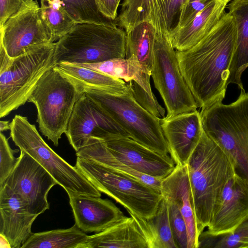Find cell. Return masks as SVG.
Segmentation results:
<instances>
[{"label": "cell", "mask_w": 248, "mask_h": 248, "mask_svg": "<svg viewBox=\"0 0 248 248\" xmlns=\"http://www.w3.org/2000/svg\"><path fill=\"white\" fill-rule=\"evenodd\" d=\"M236 42L233 18L225 12L196 45L184 51H176L181 73L202 109L225 98Z\"/></svg>", "instance_id": "6da1fadb"}, {"label": "cell", "mask_w": 248, "mask_h": 248, "mask_svg": "<svg viewBox=\"0 0 248 248\" xmlns=\"http://www.w3.org/2000/svg\"><path fill=\"white\" fill-rule=\"evenodd\" d=\"M186 165L199 237L209 225L224 188L236 170L232 156L204 130Z\"/></svg>", "instance_id": "7a4b0ae2"}, {"label": "cell", "mask_w": 248, "mask_h": 248, "mask_svg": "<svg viewBox=\"0 0 248 248\" xmlns=\"http://www.w3.org/2000/svg\"><path fill=\"white\" fill-rule=\"evenodd\" d=\"M55 42L34 47L15 58L0 45V117L25 104L43 75L56 65Z\"/></svg>", "instance_id": "3957f363"}, {"label": "cell", "mask_w": 248, "mask_h": 248, "mask_svg": "<svg viewBox=\"0 0 248 248\" xmlns=\"http://www.w3.org/2000/svg\"><path fill=\"white\" fill-rule=\"evenodd\" d=\"M126 33L117 26L77 23L55 42L56 65L62 62L97 63L126 58Z\"/></svg>", "instance_id": "277c9868"}, {"label": "cell", "mask_w": 248, "mask_h": 248, "mask_svg": "<svg viewBox=\"0 0 248 248\" xmlns=\"http://www.w3.org/2000/svg\"><path fill=\"white\" fill-rule=\"evenodd\" d=\"M83 93L55 66L41 78L28 102L37 111L41 132L56 146L65 134L75 106Z\"/></svg>", "instance_id": "5b68a950"}, {"label": "cell", "mask_w": 248, "mask_h": 248, "mask_svg": "<svg viewBox=\"0 0 248 248\" xmlns=\"http://www.w3.org/2000/svg\"><path fill=\"white\" fill-rule=\"evenodd\" d=\"M201 115L205 132L230 154L236 173L248 181V93L241 90L234 102L217 103Z\"/></svg>", "instance_id": "8992f818"}, {"label": "cell", "mask_w": 248, "mask_h": 248, "mask_svg": "<svg viewBox=\"0 0 248 248\" xmlns=\"http://www.w3.org/2000/svg\"><path fill=\"white\" fill-rule=\"evenodd\" d=\"M75 167L97 189L140 218L154 216L163 198L161 191L129 175L77 156Z\"/></svg>", "instance_id": "52a82bcc"}, {"label": "cell", "mask_w": 248, "mask_h": 248, "mask_svg": "<svg viewBox=\"0 0 248 248\" xmlns=\"http://www.w3.org/2000/svg\"><path fill=\"white\" fill-rule=\"evenodd\" d=\"M124 93L91 90L84 93L99 105L132 139L163 155L170 150L161 126V119L141 106L135 99L131 81Z\"/></svg>", "instance_id": "ba28073f"}, {"label": "cell", "mask_w": 248, "mask_h": 248, "mask_svg": "<svg viewBox=\"0 0 248 248\" xmlns=\"http://www.w3.org/2000/svg\"><path fill=\"white\" fill-rule=\"evenodd\" d=\"M10 130L15 145L41 164L67 194L101 196V192L75 166L70 165L48 145L27 117L16 115L10 123Z\"/></svg>", "instance_id": "9c48e42d"}, {"label": "cell", "mask_w": 248, "mask_h": 248, "mask_svg": "<svg viewBox=\"0 0 248 248\" xmlns=\"http://www.w3.org/2000/svg\"><path fill=\"white\" fill-rule=\"evenodd\" d=\"M151 76L167 109L164 118L197 110L198 107L181 73L169 36L157 32Z\"/></svg>", "instance_id": "30bf717a"}, {"label": "cell", "mask_w": 248, "mask_h": 248, "mask_svg": "<svg viewBox=\"0 0 248 248\" xmlns=\"http://www.w3.org/2000/svg\"><path fill=\"white\" fill-rule=\"evenodd\" d=\"M0 31V45L11 58L53 43L36 0H24L20 9L7 20Z\"/></svg>", "instance_id": "8fae6325"}, {"label": "cell", "mask_w": 248, "mask_h": 248, "mask_svg": "<svg viewBox=\"0 0 248 248\" xmlns=\"http://www.w3.org/2000/svg\"><path fill=\"white\" fill-rule=\"evenodd\" d=\"M78 152L92 137L104 140L128 134L99 105L84 93L77 102L65 133Z\"/></svg>", "instance_id": "7c38bea8"}, {"label": "cell", "mask_w": 248, "mask_h": 248, "mask_svg": "<svg viewBox=\"0 0 248 248\" xmlns=\"http://www.w3.org/2000/svg\"><path fill=\"white\" fill-rule=\"evenodd\" d=\"M18 159L15 168L2 185L7 186L24 201L32 214L39 216L49 208L47 195L51 188L58 184L51 174L26 152L20 150Z\"/></svg>", "instance_id": "4fadbf2b"}, {"label": "cell", "mask_w": 248, "mask_h": 248, "mask_svg": "<svg viewBox=\"0 0 248 248\" xmlns=\"http://www.w3.org/2000/svg\"><path fill=\"white\" fill-rule=\"evenodd\" d=\"M104 141L114 156L141 173L163 179L175 168L170 155H161L129 137L113 136Z\"/></svg>", "instance_id": "5bb4252c"}, {"label": "cell", "mask_w": 248, "mask_h": 248, "mask_svg": "<svg viewBox=\"0 0 248 248\" xmlns=\"http://www.w3.org/2000/svg\"><path fill=\"white\" fill-rule=\"evenodd\" d=\"M248 218V181L236 173L224 188L206 232L230 233Z\"/></svg>", "instance_id": "9a60e30c"}, {"label": "cell", "mask_w": 248, "mask_h": 248, "mask_svg": "<svg viewBox=\"0 0 248 248\" xmlns=\"http://www.w3.org/2000/svg\"><path fill=\"white\" fill-rule=\"evenodd\" d=\"M161 126L170 156L175 165L185 166L203 130L200 112L196 110L161 118Z\"/></svg>", "instance_id": "2e32d148"}, {"label": "cell", "mask_w": 248, "mask_h": 248, "mask_svg": "<svg viewBox=\"0 0 248 248\" xmlns=\"http://www.w3.org/2000/svg\"><path fill=\"white\" fill-rule=\"evenodd\" d=\"M38 216L7 186H0V234L7 239L11 248H21L32 234L31 226Z\"/></svg>", "instance_id": "e0dca14e"}, {"label": "cell", "mask_w": 248, "mask_h": 248, "mask_svg": "<svg viewBox=\"0 0 248 248\" xmlns=\"http://www.w3.org/2000/svg\"><path fill=\"white\" fill-rule=\"evenodd\" d=\"M75 224L85 233H97L125 216L111 201L100 197L68 194Z\"/></svg>", "instance_id": "ac0fdd59"}, {"label": "cell", "mask_w": 248, "mask_h": 248, "mask_svg": "<svg viewBox=\"0 0 248 248\" xmlns=\"http://www.w3.org/2000/svg\"><path fill=\"white\" fill-rule=\"evenodd\" d=\"M160 191L163 197L175 202L185 220L187 231V248H198L199 236L186 165H175L173 171L162 180Z\"/></svg>", "instance_id": "d6986e66"}, {"label": "cell", "mask_w": 248, "mask_h": 248, "mask_svg": "<svg viewBox=\"0 0 248 248\" xmlns=\"http://www.w3.org/2000/svg\"><path fill=\"white\" fill-rule=\"evenodd\" d=\"M229 2L227 0H214L186 25L173 31L169 38L173 48L184 51L196 45L218 23Z\"/></svg>", "instance_id": "ffe728a7"}, {"label": "cell", "mask_w": 248, "mask_h": 248, "mask_svg": "<svg viewBox=\"0 0 248 248\" xmlns=\"http://www.w3.org/2000/svg\"><path fill=\"white\" fill-rule=\"evenodd\" d=\"M148 248L134 218L124 216L103 231L90 235L80 248Z\"/></svg>", "instance_id": "44dd1931"}, {"label": "cell", "mask_w": 248, "mask_h": 248, "mask_svg": "<svg viewBox=\"0 0 248 248\" xmlns=\"http://www.w3.org/2000/svg\"><path fill=\"white\" fill-rule=\"evenodd\" d=\"M233 18L236 30L235 50L229 68L227 82L243 88L241 77L248 67V0H232L227 5Z\"/></svg>", "instance_id": "7402d4cb"}, {"label": "cell", "mask_w": 248, "mask_h": 248, "mask_svg": "<svg viewBox=\"0 0 248 248\" xmlns=\"http://www.w3.org/2000/svg\"><path fill=\"white\" fill-rule=\"evenodd\" d=\"M55 67L71 80L82 93L91 90L121 93L128 88L129 84L123 79L80 65L62 62Z\"/></svg>", "instance_id": "603a6c76"}, {"label": "cell", "mask_w": 248, "mask_h": 248, "mask_svg": "<svg viewBox=\"0 0 248 248\" xmlns=\"http://www.w3.org/2000/svg\"><path fill=\"white\" fill-rule=\"evenodd\" d=\"M76 155L131 176L161 190L163 179L141 173L120 161L109 151L103 139L90 137L85 146L76 152Z\"/></svg>", "instance_id": "cb8c5ba5"}, {"label": "cell", "mask_w": 248, "mask_h": 248, "mask_svg": "<svg viewBox=\"0 0 248 248\" xmlns=\"http://www.w3.org/2000/svg\"><path fill=\"white\" fill-rule=\"evenodd\" d=\"M78 64L126 82L134 81L149 94L155 96L150 84L151 74L133 55L126 58H115L100 62Z\"/></svg>", "instance_id": "d4e9b609"}, {"label": "cell", "mask_w": 248, "mask_h": 248, "mask_svg": "<svg viewBox=\"0 0 248 248\" xmlns=\"http://www.w3.org/2000/svg\"><path fill=\"white\" fill-rule=\"evenodd\" d=\"M129 215L145 238L148 248H177L170 225L168 203L163 197L153 217L140 218Z\"/></svg>", "instance_id": "484cf974"}, {"label": "cell", "mask_w": 248, "mask_h": 248, "mask_svg": "<svg viewBox=\"0 0 248 248\" xmlns=\"http://www.w3.org/2000/svg\"><path fill=\"white\" fill-rule=\"evenodd\" d=\"M156 33L155 27L149 21L142 22L126 33V58L135 56L151 75Z\"/></svg>", "instance_id": "4316f807"}, {"label": "cell", "mask_w": 248, "mask_h": 248, "mask_svg": "<svg viewBox=\"0 0 248 248\" xmlns=\"http://www.w3.org/2000/svg\"><path fill=\"white\" fill-rule=\"evenodd\" d=\"M88 236L75 224L68 229L32 233L21 248H80Z\"/></svg>", "instance_id": "83f0119b"}, {"label": "cell", "mask_w": 248, "mask_h": 248, "mask_svg": "<svg viewBox=\"0 0 248 248\" xmlns=\"http://www.w3.org/2000/svg\"><path fill=\"white\" fill-rule=\"evenodd\" d=\"M42 18L55 43L68 33L77 23L60 0H41Z\"/></svg>", "instance_id": "f1b7e54d"}, {"label": "cell", "mask_w": 248, "mask_h": 248, "mask_svg": "<svg viewBox=\"0 0 248 248\" xmlns=\"http://www.w3.org/2000/svg\"><path fill=\"white\" fill-rule=\"evenodd\" d=\"M187 0H155L148 21L157 32L167 35L176 27L181 11Z\"/></svg>", "instance_id": "f546056e"}, {"label": "cell", "mask_w": 248, "mask_h": 248, "mask_svg": "<svg viewBox=\"0 0 248 248\" xmlns=\"http://www.w3.org/2000/svg\"><path fill=\"white\" fill-rule=\"evenodd\" d=\"M248 245V218L230 233L213 235L203 231L199 237L198 248H247Z\"/></svg>", "instance_id": "4dcf8cb0"}, {"label": "cell", "mask_w": 248, "mask_h": 248, "mask_svg": "<svg viewBox=\"0 0 248 248\" xmlns=\"http://www.w3.org/2000/svg\"><path fill=\"white\" fill-rule=\"evenodd\" d=\"M77 23L92 22L117 26V21L105 17L99 11L95 0H60Z\"/></svg>", "instance_id": "1f68e13d"}, {"label": "cell", "mask_w": 248, "mask_h": 248, "mask_svg": "<svg viewBox=\"0 0 248 248\" xmlns=\"http://www.w3.org/2000/svg\"><path fill=\"white\" fill-rule=\"evenodd\" d=\"M155 0H124L117 23L127 33L135 26L148 21Z\"/></svg>", "instance_id": "d6a6232c"}, {"label": "cell", "mask_w": 248, "mask_h": 248, "mask_svg": "<svg viewBox=\"0 0 248 248\" xmlns=\"http://www.w3.org/2000/svg\"><path fill=\"white\" fill-rule=\"evenodd\" d=\"M163 197L168 203L170 225L177 248H187V231L185 220L175 202L169 198Z\"/></svg>", "instance_id": "836d02e7"}, {"label": "cell", "mask_w": 248, "mask_h": 248, "mask_svg": "<svg viewBox=\"0 0 248 248\" xmlns=\"http://www.w3.org/2000/svg\"><path fill=\"white\" fill-rule=\"evenodd\" d=\"M18 150H12L5 135L0 133V186H1L8 176L15 168L18 158H16L14 154Z\"/></svg>", "instance_id": "e575fe53"}, {"label": "cell", "mask_w": 248, "mask_h": 248, "mask_svg": "<svg viewBox=\"0 0 248 248\" xmlns=\"http://www.w3.org/2000/svg\"><path fill=\"white\" fill-rule=\"evenodd\" d=\"M133 95L146 110L159 118L165 117V109L159 103L155 96H152L134 81H131Z\"/></svg>", "instance_id": "d590c367"}, {"label": "cell", "mask_w": 248, "mask_h": 248, "mask_svg": "<svg viewBox=\"0 0 248 248\" xmlns=\"http://www.w3.org/2000/svg\"><path fill=\"white\" fill-rule=\"evenodd\" d=\"M214 0H187L181 11L178 24L173 31L186 25Z\"/></svg>", "instance_id": "8d00e7d4"}, {"label": "cell", "mask_w": 248, "mask_h": 248, "mask_svg": "<svg viewBox=\"0 0 248 248\" xmlns=\"http://www.w3.org/2000/svg\"><path fill=\"white\" fill-rule=\"evenodd\" d=\"M24 0H0V28L21 8Z\"/></svg>", "instance_id": "74e56055"}, {"label": "cell", "mask_w": 248, "mask_h": 248, "mask_svg": "<svg viewBox=\"0 0 248 248\" xmlns=\"http://www.w3.org/2000/svg\"><path fill=\"white\" fill-rule=\"evenodd\" d=\"M99 11L105 17L116 20L121 0H95Z\"/></svg>", "instance_id": "f35d334b"}, {"label": "cell", "mask_w": 248, "mask_h": 248, "mask_svg": "<svg viewBox=\"0 0 248 248\" xmlns=\"http://www.w3.org/2000/svg\"><path fill=\"white\" fill-rule=\"evenodd\" d=\"M0 248H11L10 244L7 239L0 234Z\"/></svg>", "instance_id": "ab89813d"}, {"label": "cell", "mask_w": 248, "mask_h": 248, "mask_svg": "<svg viewBox=\"0 0 248 248\" xmlns=\"http://www.w3.org/2000/svg\"><path fill=\"white\" fill-rule=\"evenodd\" d=\"M10 129V123L8 121H0V131H2Z\"/></svg>", "instance_id": "60d3db41"}, {"label": "cell", "mask_w": 248, "mask_h": 248, "mask_svg": "<svg viewBox=\"0 0 248 248\" xmlns=\"http://www.w3.org/2000/svg\"><path fill=\"white\" fill-rule=\"evenodd\" d=\"M228 0L229 2H230V1H231L232 0Z\"/></svg>", "instance_id": "b9f144b4"}, {"label": "cell", "mask_w": 248, "mask_h": 248, "mask_svg": "<svg viewBox=\"0 0 248 248\" xmlns=\"http://www.w3.org/2000/svg\"><path fill=\"white\" fill-rule=\"evenodd\" d=\"M248 248V247H247V248Z\"/></svg>", "instance_id": "7bdbcfd3"}]
</instances>
